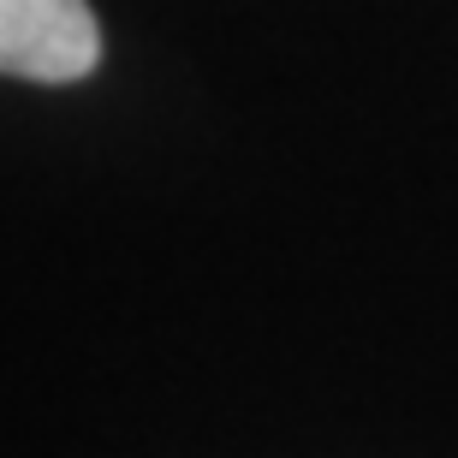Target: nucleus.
Returning <instances> with one entry per match:
<instances>
[{
	"instance_id": "1",
	"label": "nucleus",
	"mask_w": 458,
	"mask_h": 458,
	"mask_svg": "<svg viewBox=\"0 0 458 458\" xmlns=\"http://www.w3.org/2000/svg\"><path fill=\"white\" fill-rule=\"evenodd\" d=\"M102 66V24L89 0H0V78L78 84Z\"/></svg>"
}]
</instances>
